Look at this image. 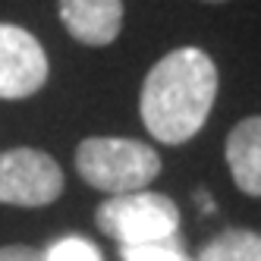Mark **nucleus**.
<instances>
[{"instance_id": "1a4fd4ad", "label": "nucleus", "mask_w": 261, "mask_h": 261, "mask_svg": "<svg viewBox=\"0 0 261 261\" xmlns=\"http://www.w3.org/2000/svg\"><path fill=\"white\" fill-rule=\"evenodd\" d=\"M123 261H195L186 255L179 236L164 239V242H148V246H120Z\"/></svg>"}, {"instance_id": "f8f14e48", "label": "nucleus", "mask_w": 261, "mask_h": 261, "mask_svg": "<svg viewBox=\"0 0 261 261\" xmlns=\"http://www.w3.org/2000/svg\"><path fill=\"white\" fill-rule=\"evenodd\" d=\"M204 4H227V0H204Z\"/></svg>"}, {"instance_id": "f257e3e1", "label": "nucleus", "mask_w": 261, "mask_h": 261, "mask_svg": "<svg viewBox=\"0 0 261 261\" xmlns=\"http://www.w3.org/2000/svg\"><path fill=\"white\" fill-rule=\"evenodd\" d=\"M217 98V66L198 47L161 57L145 76L139 114L145 129L164 145H182L201 133Z\"/></svg>"}, {"instance_id": "f03ea898", "label": "nucleus", "mask_w": 261, "mask_h": 261, "mask_svg": "<svg viewBox=\"0 0 261 261\" xmlns=\"http://www.w3.org/2000/svg\"><path fill=\"white\" fill-rule=\"evenodd\" d=\"M79 176L107 195L142 192L161 173V154L151 145L117 136H91L76 148Z\"/></svg>"}, {"instance_id": "9d476101", "label": "nucleus", "mask_w": 261, "mask_h": 261, "mask_svg": "<svg viewBox=\"0 0 261 261\" xmlns=\"http://www.w3.org/2000/svg\"><path fill=\"white\" fill-rule=\"evenodd\" d=\"M44 261H104V255L85 236H60L44 249Z\"/></svg>"}, {"instance_id": "20e7f679", "label": "nucleus", "mask_w": 261, "mask_h": 261, "mask_svg": "<svg viewBox=\"0 0 261 261\" xmlns=\"http://www.w3.org/2000/svg\"><path fill=\"white\" fill-rule=\"evenodd\" d=\"M63 195V170L47 151L10 148L0 151V204L44 208Z\"/></svg>"}, {"instance_id": "7ed1b4c3", "label": "nucleus", "mask_w": 261, "mask_h": 261, "mask_svg": "<svg viewBox=\"0 0 261 261\" xmlns=\"http://www.w3.org/2000/svg\"><path fill=\"white\" fill-rule=\"evenodd\" d=\"M98 230L120 246H148V242H164L179 233V208L173 198L161 192H126L110 195L98 214Z\"/></svg>"}, {"instance_id": "9b49d317", "label": "nucleus", "mask_w": 261, "mask_h": 261, "mask_svg": "<svg viewBox=\"0 0 261 261\" xmlns=\"http://www.w3.org/2000/svg\"><path fill=\"white\" fill-rule=\"evenodd\" d=\"M0 261H44V252L32 246H0Z\"/></svg>"}, {"instance_id": "6e6552de", "label": "nucleus", "mask_w": 261, "mask_h": 261, "mask_svg": "<svg viewBox=\"0 0 261 261\" xmlns=\"http://www.w3.org/2000/svg\"><path fill=\"white\" fill-rule=\"evenodd\" d=\"M195 261H261V233L227 230L214 236Z\"/></svg>"}, {"instance_id": "423d86ee", "label": "nucleus", "mask_w": 261, "mask_h": 261, "mask_svg": "<svg viewBox=\"0 0 261 261\" xmlns=\"http://www.w3.org/2000/svg\"><path fill=\"white\" fill-rule=\"evenodd\" d=\"M60 22L85 47H107L123 29V0H57Z\"/></svg>"}, {"instance_id": "39448f33", "label": "nucleus", "mask_w": 261, "mask_h": 261, "mask_svg": "<svg viewBox=\"0 0 261 261\" xmlns=\"http://www.w3.org/2000/svg\"><path fill=\"white\" fill-rule=\"evenodd\" d=\"M50 63L41 41L32 32L0 22V101H25L41 91Z\"/></svg>"}, {"instance_id": "0eeeda50", "label": "nucleus", "mask_w": 261, "mask_h": 261, "mask_svg": "<svg viewBox=\"0 0 261 261\" xmlns=\"http://www.w3.org/2000/svg\"><path fill=\"white\" fill-rule=\"evenodd\" d=\"M227 167L242 192L261 198V117H246L230 129Z\"/></svg>"}]
</instances>
